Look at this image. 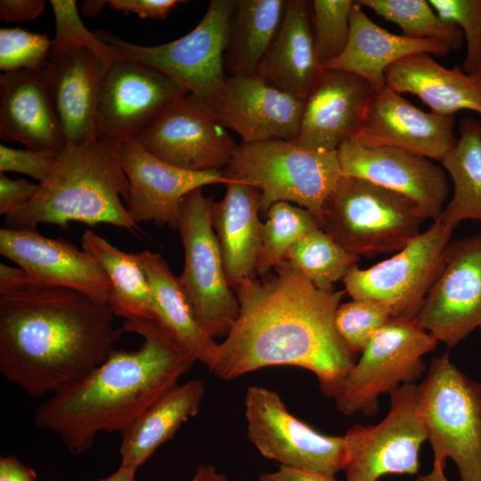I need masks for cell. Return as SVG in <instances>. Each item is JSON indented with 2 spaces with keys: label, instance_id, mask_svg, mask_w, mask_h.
<instances>
[{
  "label": "cell",
  "instance_id": "obj_1",
  "mask_svg": "<svg viewBox=\"0 0 481 481\" xmlns=\"http://www.w3.org/2000/svg\"><path fill=\"white\" fill-rule=\"evenodd\" d=\"M233 290L239 315L209 371L229 380L269 366L299 367L335 398L355 363L334 324L346 291L318 289L287 259Z\"/></svg>",
  "mask_w": 481,
  "mask_h": 481
},
{
  "label": "cell",
  "instance_id": "obj_2",
  "mask_svg": "<svg viewBox=\"0 0 481 481\" xmlns=\"http://www.w3.org/2000/svg\"><path fill=\"white\" fill-rule=\"evenodd\" d=\"M108 305L36 282L0 264V371L32 396L53 395L102 363L124 333Z\"/></svg>",
  "mask_w": 481,
  "mask_h": 481
},
{
  "label": "cell",
  "instance_id": "obj_3",
  "mask_svg": "<svg viewBox=\"0 0 481 481\" xmlns=\"http://www.w3.org/2000/svg\"><path fill=\"white\" fill-rule=\"evenodd\" d=\"M121 328L143 338L138 349H115L34 412V424L56 434L72 454L88 451L101 433L121 434L197 361L154 319L124 320Z\"/></svg>",
  "mask_w": 481,
  "mask_h": 481
},
{
  "label": "cell",
  "instance_id": "obj_4",
  "mask_svg": "<svg viewBox=\"0 0 481 481\" xmlns=\"http://www.w3.org/2000/svg\"><path fill=\"white\" fill-rule=\"evenodd\" d=\"M129 195L116 143L96 136L68 144L34 198L5 224L21 230H37L39 224H109L136 233L140 229L121 201L127 203Z\"/></svg>",
  "mask_w": 481,
  "mask_h": 481
},
{
  "label": "cell",
  "instance_id": "obj_5",
  "mask_svg": "<svg viewBox=\"0 0 481 481\" xmlns=\"http://www.w3.org/2000/svg\"><path fill=\"white\" fill-rule=\"evenodd\" d=\"M222 172L228 181L260 192V215L284 201L307 209L319 223L322 206L342 176L337 151H315L287 140L242 143Z\"/></svg>",
  "mask_w": 481,
  "mask_h": 481
},
{
  "label": "cell",
  "instance_id": "obj_6",
  "mask_svg": "<svg viewBox=\"0 0 481 481\" xmlns=\"http://www.w3.org/2000/svg\"><path fill=\"white\" fill-rule=\"evenodd\" d=\"M427 219L409 198L370 181L342 175L322 206L320 224L360 257L397 252L420 233Z\"/></svg>",
  "mask_w": 481,
  "mask_h": 481
},
{
  "label": "cell",
  "instance_id": "obj_7",
  "mask_svg": "<svg viewBox=\"0 0 481 481\" xmlns=\"http://www.w3.org/2000/svg\"><path fill=\"white\" fill-rule=\"evenodd\" d=\"M434 461L456 465L461 481H481V384L469 379L446 352L432 358L418 385Z\"/></svg>",
  "mask_w": 481,
  "mask_h": 481
},
{
  "label": "cell",
  "instance_id": "obj_8",
  "mask_svg": "<svg viewBox=\"0 0 481 481\" xmlns=\"http://www.w3.org/2000/svg\"><path fill=\"white\" fill-rule=\"evenodd\" d=\"M235 1L212 0L205 15L192 31L159 45H135L107 31L96 34L122 57L155 69L206 102L227 76L224 53Z\"/></svg>",
  "mask_w": 481,
  "mask_h": 481
},
{
  "label": "cell",
  "instance_id": "obj_9",
  "mask_svg": "<svg viewBox=\"0 0 481 481\" xmlns=\"http://www.w3.org/2000/svg\"><path fill=\"white\" fill-rule=\"evenodd\" d=\"M437 341L415 319L391 318L371 338L347 373L335 399L345 415H373L379 399L405 384L416 383L426 370L423 356Z\"/></svg>",
  "mask_w": 481,
  "mask_h": 481
},
{
  "label": "cell",
  "instance_id": "obj_10",
  "mask_svg": "<svg viewBox=\"0 0 481 481\" xmlns=\"http://www.w3.org/2000/svg\"><path fill=\"white\" fill-rule=\"evenodd\" d=\"M214 200L202 188L188 193L181 207L178 232L184 251L179 281L204 331L225 337L239 315V302L225 275L211 210Z\"/></svg>",
  "mask_w": 481,
  "mask_h": 481
},
{
  "label": "cell",
  "instance_id": "obj_11",
  "mask_svg": "<svg viewBox=\"0 0 481 481\" xmlns=\"http://www.w3.org/2000/svg\"><path fill=\"white\" fill-rule=\"evenodd\" d=\"M452 230L438 218L390 258L366 269L355 265L342 281L345 291L387 306L392 318L416 319L441 273Z\"/></svg>",
  "mask_w": 481,
  "mask_h": 481
},
{
  "label": "cell",
  "instance_id": "obj_12",
  "mask_svg": "<svg viewBox=\"0 0 481 481\" xmlns=\"http://www.w3.org/2000/svg\"><path fill=\"white\" fill-rule=\"evenodd\" d=\"M247 436L258 452L286 468L335 476L343 470L345 436L321 433L295 417L280 395L262 386L248 387L244 399Z\"/></svg>",
  "mask_w": 481,
  "mask_h": 481
},
{
  "label": "cell",
  "instance_id": "obj_13",
  "mask_svg": "<svg viewBox=\"0 0 481 481\" xmlns=\"http://www.w3.org/2000/svg\"><path fill=\"white\" fill-rule=\"evenodd\" d=\"M390 395V408L376 425H355L344 435L345 481H378L387 474L416 475L428 440L419 387L405 384Z\"/></svg>",
  "mask_w": 481,
  "mask_h": 481
},
{
  "label": "cell",
  "instance_id": "obj_14",
  "mask_svg": "<svg viewBox=\"0 0 481 481\" xmlns=\"http://www.w3.org/2000/svg\"><path fill=\"white\" fill-rule=\"evenodd\" d=\"M135 140L156 158L191 171L223 170L239 146L208 105L190 93L171 101Z\"/></svg>",
  "mask_w": 481,
  "mask_h": 481
},
{
  "label": "cell",
  "instance_id": "obj_15",
  "mask_svg": "<svg viewBox=\"0 0 481 481\" xmlns=\"http://www.w3.org/2000/svg\"><path fill=\"white\" fill-rule=\"evenodd\" d=\"M415 320L449 347L481 328V233L449 243L441 273Z\"/></svg>",
  "mask_w": 481,
  "mask_h": 481
},
{
  "label": "cell",
  "instance_id": "obj_16",
  "mask_svg": "<svg viewBox=\"0 0 481 481\" xmlns=\"http://www.w3.org/2000/svg\"><path fill=\"white\" fill-rule=\"evenodd\" d=\"M188 94L163 73L122 57L104 77L97 112V135L117 143L136 139L175 98Z\"/></svg>",
  "mask_w": 481,
  "mask_h": 481
},
{
  "label": "cell",
  "instance_id": "obj_17",
  "mask_svg": "<svg viewBox=\"0 0 481 481\" xmlns=\"http://www.w3.org/2000/svg\"><path fill=\"white\" fill-rule=\"evenodd\" d=\"M129 183L126 211L135 224L153 222L178 231L184 197L198 188L229 182L222 170L191 171L170 165L145 151L135 139L116 143Z\"/></svg>",
  "mask_w": 481,
  "mask_h": 481
},
{
  "label": "cell",
  "instance_id": "obj_18",
  "mask_svg": "<svg viewBox=\"0 0 481 481\" xmlns=\"http://www.w3.org/2000/svg\"><path fill=\"white\" fill-rule=\"evenodd\" d=\"M217 120L242 143L293 141L298 134L306 101L267 84L257 74L226 76L206 102Z\"/></svg>",
  "mask_w": 481,
  "mask_h": 481
},
{
  "label": "cell",
  "instance_id": "obj_19",
  "mask_svg": "<svg viewBox=\"0 0 481 481\" xmlns=\"http://www.w3.org/2000/svg\"><path fill=\"white\" fill-rule=\"evenodd\" d=\"M337 152L342 175L362 178L409 198L427 218L436 221L441 216L450 191L443 167L401 148L366 147L353 140Z\"/></svg>",
  "mask_w": 481,
  "mask_h": 481
},
{
  "label": "cell",
  "instance_id": "obj_20",
  "mask_svg": "<svg viewBox=\"0 0 481 481\" xmlns=\"http://www.w3.org/2000/svg\"><path fill=\"white\" fill-rule=\"evenodd\" d=\"M0 253L37 283L77 290L108 305L110 280L99 262L62 238H48L37 230L0 229Z\"/></svg>",
  "mask_w": 481,
  "mask_h": 481
},
{
  "label": "cell",
  "instance_id": "obj_21",
  "mask_svg": "<svg viewBox=\"0 0 481 481\" xmlns=\"http://www.w3.org/2000/svg\"><path fill=\"white\" fill-rule=\"evenodd\" d=\"M454 115L426 112L387 85L375 91L353 141L366 147L401 148L442 160L457 143Z\"/></svg>",
  "mask_w": 481,
  "mask_h": 481
},
{
  "label": "cell",
  "instance_id": "obj_22",
  "mask_svg": "<svg viewBox=\"0 0 481 481\" xmlns=\"http://www.w3.org/2000/svg\"><path fill=\"white\" fill-rule=\"evenodd\" d=\"M374 93L357 75L324 69L306 100L293 142L315 151H337L355 136Z\"/></svg>",
  "mask_w": 481,
  "mask_h": 481
},
{
  "label": "cell",
  "instance_id": "obj_23",
  "mask_svg": "<svg viewBox=\"0 0 481 481\" xmlns=\"http://www.w3.org/2000/svg\"><path fill=\"white\" fill-rule=\"evenodd\" d=\"M47 66L0 76V138L58 157L67 141L53 102Z\"/></svg>",
  "mask_w": 481,
  "mask_h": 481
},
{
  "label": "cell",
  "instance_id": "obj_24",
  "mask_svg": "<svg viewBox=\"0 0 481 481\" xmlns=\"http://www.w3.org/2000/svg\"><path fill=\"white\" fill-rule=\"evenodd\" d=\"M110 66L96 53L82 45L50 52L48 82L67 145L98 136L101 90Z\"/></svg>",
  "mask_w": 481,
  "mask_h": 481
},
{
  "label": "cell",
  "instance_id": "obj_25",
  "mask_svg": "<svg viewBox=\"0 0 481 481\" xmlns=\"http://www.w3.org/2000/svg\"><path fill=\"white\" fill-rule=\"evenodd\" d=\"M323 71L314 45L311 2L289 0L256 74L280 91L306 101Z\"/></svg>",
  "mask_w": 481,
  "mask_h": 481
},
{
  "label": "cell",
  "instance_id": "obj_26",
  "mask_svg": "<svg viewBox=\"0 0 481 481\" xmlns=\"http://www.w3.org/2000/svg\"><path fill=\"white\" fill-rule=\"evenodd\" d=\"M451 51L436 40L410 38L387 31L370 19L355 1L347 44L342 53L323 68L357 75L378 91L387 86L386 70L395 61L421 53L445 56Z\"/></svg>",
  "mask_w": 481,
  "mask_h": 481
},
{
  "label": "cell",
  "instance_id": "obj_27",
  "mask_svg": "<svg viewBox=\"0 0 481 481\" xmlns=\"http://www.w3.org/2000/svg\"><path fill=\"white\" fill-rule=\"evenodd\" d=\"M225 187L224 198L213 203L211 222L227 282L233 289L242 281L257 277L263 223L257 188L234 181Z\"/></svg>",
  "mask_w": 481,
  "mask_h": 481
},
{
  "label": "cell",
  "instance_id": "obj_28",
  "mask_svg": "<svg viewBox=\"0 0 481 481\" xmlns=\"http://www.w3.org/2000/svg\"><path fill=\"white\" fill-rule=\"evenodd\" d=\"M387 85L399 94L418 96L431 111L454 115L468 110L481 115V76L453 65L445 68L429 53L404 57L386 70Z\"/></svg>",
  "mask_w": 481,
  "mask_h": 481
},
{
  "label": "cell",
  "instance_id": "obj_29",
  "mask_svg": "<svg viewBox=\"0 0 481 481\" xmlns=\"http://www.w3.org/2000/svg\"><path fill=\"white\" fill-rule=\"evenodd\" d=\"M151 291L154 320L197 361L211 368L218 343L202 329L178 276L158 253H135Z\"/></svg>",
  "mask_w": 481,
  "mask_h": 481
},
{
  "label": "cell",
  "instance_id": "obj_30",
  "mask_svg": "<svg viewBox=\"0 0 481 481\" xmlns=\"http://www.w3.org/2000/svg\"><path fill=\"white\" fill-rule=\"evenodd\" d=\"M204 395L205 385L199 379L176 384L161 395L120 434V464L136 469L143 465L198 413Z\"/></svg>",
  "mask_w": 481,
  "mask_h": 481
},
{
  "label": "cell",
  "instance_id": "obj_31",
  "mask_svg": "<svg viewBox=\"0 0 481 481\" xmlns=\"http://www.w3.org/2000/svg\"><path fill=\"white\" fill-rule=\"evenodd\" d=\"M288 1L236 0L224 69L230 76L256 74L281 25Z\"/></svg>",
  "mask_w": 481,
  "mask_h": 481
},
{
  "label": "cell",
  "instance_id": "obj_32",
  "mask_svg": "<svg viewBox=\"0 0 481 481\" xmlns=\"http://www.w3.org/2000/svg\"><path fill=\"white\" fill-rule=\"evenodd\" d=\"M81 245L99 262L110 280L109 306L116 317L154 319L151 287L135 253L118 249L89 229L84 231Z\"/></svg>",
  "mask_w": 481,
  "mask_h": 481
},
{
  "label": "cell",
  "instance_id": "obj_33",
  "mask_svg": "<svg viewBox=\"0 0 481 481\" xmlns=\"http://www.w3.org/2000/svg\"><path fill=\"white\" fill-rule=\"evenodd\" d=\"M459 129L456 145L441 160L453 188L439 218L453 229L464 220L481 222V121L466 117Z\"/></svg>",
  "mask_w": 481,
  "mask_h": 481
},
{
  "label": "cell",
  "instance_id": "obj_34",
  "mask_svg": "<svg viewBox=\"0 0 481 481\" xmlns=\"http://www.w3.org/2000/svg\"><path fill=\"white\" fill-rule=\"evenodd\" d=\"M286 259L315 288L330 291L356 265L359 257L317 228L294 245Z\"/></svg>",
  "mask_w": 481,
  "mask_h": 481
},
{
  "label": "cell",
  "instance_id": "obj_35",
  "mask_svg": "<svg viewBox=\"0 0 481 481\" xmlns=\"http://www.w3.org/2000/svg\"><path fill=\"white\" fill-rule=\"evenodd\" d=\"M362 7L372 10L385 20L395 23L403 36L441 42L451 50L461 48L464 36L461 29L444 21L426 0H358Z\"/></svg>",
  "mask_w": 481,
  "mask_h": 481
},
{
  "label": "cell",
  "instance_id": "obj_36",
  "mask_svg": "<svg viewBox=\"0 0 481 481\" xmlns=\"http://www.w3.org/2000/svg\"><path fill=\"white\" fill-rule=\"evenodd\" d=\"M261 229L257 276L268 273L286 259L288 253L310 232L322 228L318 219L306 208L289 202H276L265 215Z\"/></svg>",
  "mask_w": 481,
  "mask_h": 481
},
{
  "label": "cell",
  "instance_id": "obj_37",
  "mask_svg": "<svg viewBox=\"0 0 481 481\" xmlns=\"http://www.w3.org/2000/svg\"><path fill=\"white\" fill-rule=\"evenodd\" d=\"M354 2L352 0L311 2L314 45L322 67L338 57L347 44L350 13Z\"/></svg>",
  "mask_w": 481,
  "mask_h": 481
},
{
  "label": "cell",
  "instance_id": "obj_38",
  "mask_svg": "<svg viewBox=\"0 0 481 481\" xmlns=\"http://www.w3.org/2000/svg\"><path fill=\"white\" fill-rule=\"evenodd\" d=\"M391 318L390 309L379 302L352 299L339 305L334 324L346 346L353 353H362L373 335Z\"/></svg>",
  "mask_w": 481,
  "mask_h": 481
},
{
  "label": "cell",
  "instance_id": "obj_39",
  "mask_svg": "<svg viewBox=\"0 0 481 481\" xmlns=\"http://www.w3.org/2000/svg\"><path fill=\"white\" fill-rule=\"evenodd\" d=\"M55 19V36L52 40L50 52H55L71 45L86 46L110 65L122 56L110 45L102 40L96 33L90 32L83 24L73 0H51Z\"/></svg>",
  "mask_w": 481,
  "mask_h": 481
},
{
  "label": "cell",
  "instance_id": "obj_40",
  "mask_svg": "<svg viewBox=\"0 0 481 481\" xmlns=\"http://www.w3.org/2000/svg\"><path fill=\"white\" fill-rule=\"evenodd\" d=\"M52 40L45 34L20 28L0 29V69H34L49 61Z\"/></svg>",
  "mask_w": 481,
  "mask_h": 481
},
{
  "label": "cell",
  "instance_id": "obj_41",
  "mask_svg": "<svg viewBox=\"0 0 481 481\" xmlns=\"http://www.w3.org/2000/svg\"><path fill=\"white\" fill-rule=\"evenodd\" d=\"M445 22L458 26L467 44L465 72L481 76V0H429Z\"/></svg>",
  "mask_w": 481,
  "mask_h": 481
},
{
  "label": "cell",
  "instance_id": "obj_42",
  "mask_svg": "<svg viewBox=\"0 0 481 481\" xmlns=\"http://www.w3.org/2000/svg\"><path fill=\"white\" fill-rule=\"evenodd\" d=\"M57 157L34 151L0 145V172H18L44 183L51 175Z\"/></svg>",
  "mask_w": 481,
  "mask_h": 481
},
{
  "label": "cell",
  "instance_id": "obj_43",
  "mask_svg": "<svg viewBox=\"0 0 481 481\" xmlns=\"http://www.w3.org/2000/svg\"><path fill=\"white\" fill-rule=\"evenodd\" d=\"M39 184L11 179L0 174V215L9 216L26 207L37 194Z\"/></svg>",
  "mask_w": 481,
  "mask_h": 481
},
{
  "label": "cell",
  "instance_id": "obj_44",
  "mask_svg": "<svg viewBox=\"0 0 481 481\" xmlns=\"http://www.w3.org/2000/svg\"><path fill=\"white\" fill-rule=\"evenodd\" d=\"M178 0H110L108 5L113 11L135 13L141 19H165L180 3Z\"/></svg>",
  "mask_w": 481,
  "mask_h": 481
},
{
  "label": "cell",
  "instance_id": "obj_45",
  "mask_svg": "<svg viewBox=\"0 0 481 481\" xmlns=\"http://www.w3.org/2000/svg\"><path fill=\"white\" fill-rule=\"evenodd\" d=\"M44 0H1L0 18L6 22L35 20L45 10Z\"/></svg>",
  "mask_w": 481,
  "mask_h": 481
},
{
  "label": "cell",
  "instance_id": "obj_46",
  "mask_svg": "<svg viewBox=\"0 0 481 481\" xmlns=\"http://www.w3.org/2000/svg\"><path fill=\"white\" fill-rule=\"evenodd\" d=\"M37 472L14 456H0V481H36Z\"/></svg>",
  "mask_w": 481,
  "mask_h": 481
},
{
  "label": "cell",
  "instance_id": "obj_47",
  "mask_svg": "<svg viewBox=\"0 0 481 481\" xmlns=\"http://www.w3.org/2000/svg\"><path fill=\"white\" fill-rule=\"evenodd\" d=\"M257 481H338L333 476L297 470L283 466L273 472L261 474Z\"/></svg>",
  "mask_w": 481,
  "mask_h": 481
},
{
  "label": "cell",
  "instance_id": "obj_48",
  "mask_svg": "<svg viewBox=\"0 0 481 481\" xmlns=\"http://www.w3.org/2000/svg\"><path fill=\"white\" fill-rule=\"evenodd\" d=\"M191 481H229L225 475L218 472L211 464H200Z\"/></svg>",
  "mask_w": 481,
  "mask_h": 481
},
{
  "label": "cell",
  "instance_id": "obj_49",
  "mask_svg": "<svg viewBox=\"0 0 481 481\" xmlns=\"http://www.w3.org/2000/svg\"><path fill=\"white\" fill-rule=\"evenodd\" d=\"M138 469L122 465L111 474L105 477L99 478L98 481H136L135 474Z\"/></svg>",
  "mask_w": 481,
  "mask_h": 481
},
{
  "label": "cell",
  "instance_id": "obj_50",
  "mask_svg": "<svg viewBox=\"0 0 481 481\" xmlns=\"http://www.w3.org/2000/svg\"><path fill=\"white\" fill-rule=\"evenodd\" d=\"M445 466L434 461L431 470L425 475H420L414 481H449L444 472Z\"/></svg>",
  "mask_w": 481,
  "mask_h": 481
},
{
  "label": "cell",
  "instance_id": "obj_51",
  "mask_svg": "<svg viewBox=\"0 0 481 481\" xmlns=\"http://www.w3.org/2000/svg\"><path fill=\"white\" fill-rule=\"evenodd\" d=\"M108 4V1L104 0H86L81 3L82 12L84 15L94 18L102 10L103 6Z\"/></svg>",
  "mask_w": 481,
  "mask_h": 481
}]
</instances>
